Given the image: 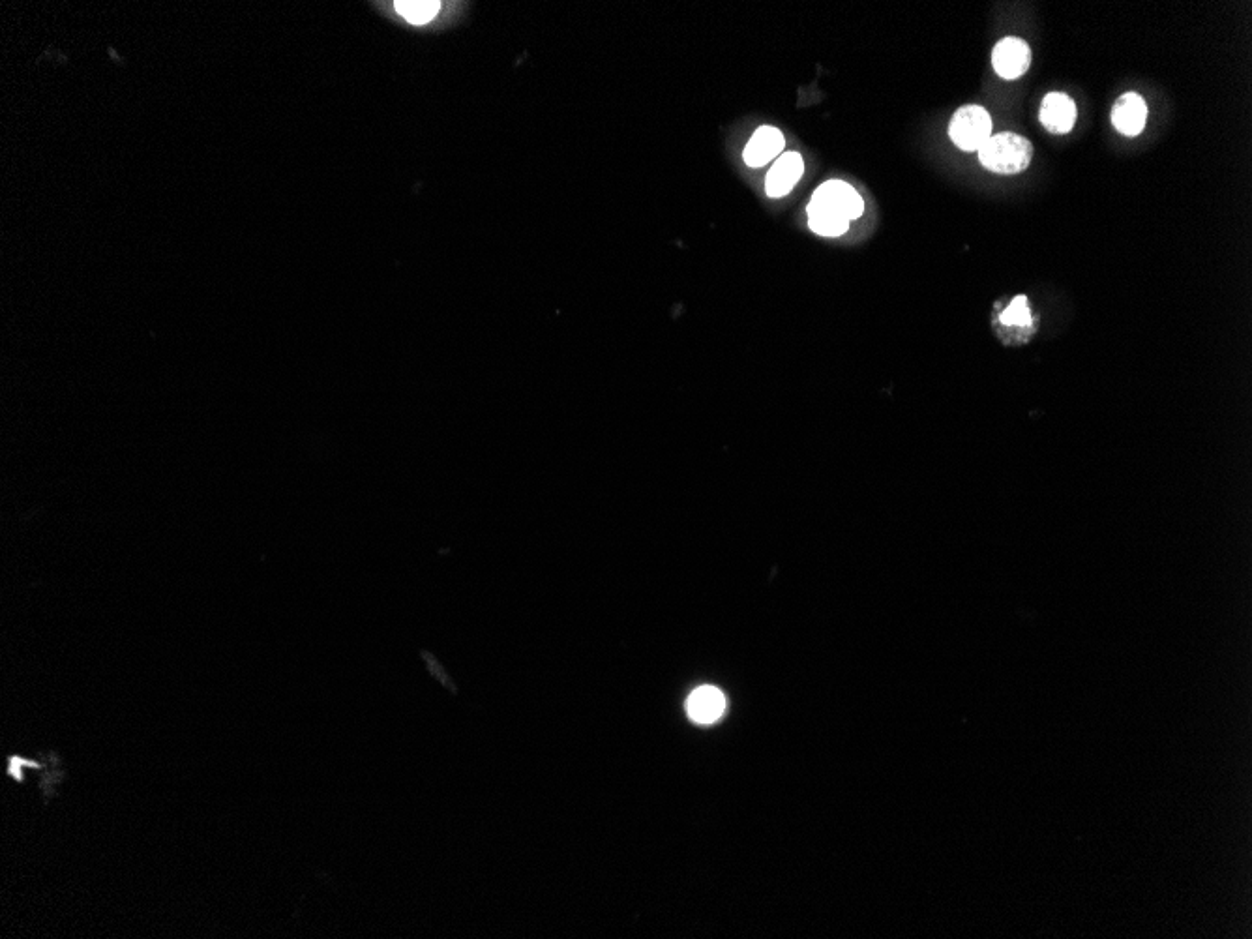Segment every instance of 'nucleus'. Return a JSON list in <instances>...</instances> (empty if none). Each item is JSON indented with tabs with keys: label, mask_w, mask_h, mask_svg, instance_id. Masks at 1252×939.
Listing matches in <instances>:
<instances>
[{
	"label": "nucleus",
	"mask_w": 1252,
	"mask_h": 939,
	"mask_svg": "<svg viewBox=\"0 0 1252 939\" xmlns=\"http://www.w3.org/2000/svg\"><path fill=\"white\" fill-rule=\"evenodd\" d=\"M865 203L857 190L842 182L829 180L821 184L808 203V225L821 237H840L848 231L851 220L863 216Z\"/></svg>",
	"instance_id": "obj_1"
},
{
	"label": "nucleus",
	"mask_w": 1252,
	"mask_h": 939,
	"mask_svg": "<svg viewBox=\"0 0 1252 939\" xmlns=\"http://www.w3.org/2000/svg\"><path fill=\"white\" fill-rule=\"evenodd\" d=\"M1033 158V147L1026 137L1003 132L990 135V139L979 149L981 164L998 175H1018L1028 169Z\"/></svg>",
	"instance_id": "obj_2"
},
{
	"label": "nucleus",
	"mask_w": 1252,
	"mask_h": 939,
	"mask_svg": "<svg viewBox=\"0 0 1252 939\" xmlns=\"http://www.w3.org/2000/svg\"><path fill=\"white\" fill-rule=\"evenodd\" d=\"M949 135L958 149L979 150L992 135V119L981 105H964L954 113Z\"/></svg>",
	"instance_id": "obj_3"
},
{
	"label": "nucleus",
	"mask_w": 1252,
	"mask_h": 939,
	"mask_svg": "<svg viewBox=\"0 0 1252 939\" xmlns=\"http://www.w3.org/2000/svg\"><path fill=\"white\" fill-rule=\"evenodd\" d=\"M992 66L1003 79H1018L1031 66V49L1020 38H1005L992 51Z\"/></svg>",
	"instance_id": "obj_4"
},
{
	"label": "nucleus",
	"mask_w": 1252,
	"mask_h": 939,
	"mask_svg": "<svg viewBox=\"0 0 1252 939\" xmlns=\"http://www.w3.org/2000/svg\"><path fill=\"white\" fill-rule=\"evenodd\" d=\"M805 173V162L797 152H786L776 158L775 165L767 173L765 192L769 197H784Z\"/></svg>",
	"instance_id": "obj_5"
},
{
	"label": "nucleus",
	"mask_w": 1252,
	"mask_h": 939,
	"mask_svg": "<svg viewBox=\"0 0 1252 939\" xmlns=\"http://www.w3.org/2000/svg\"><path fill=\"white\" fill-rule=\"evenodd\" d=\"M1076 104L1063 92H1050L1044 96L1039 119L1050 134H1069L1076 122Z\"/></svg>",
	"instance_id": "obj_6"
},
{
	"label": "nucleus",
	"mask_w": 1252,
	"mask_h": 939,
	"mask_svg": "<svg viewBox=\"0 0 1252 939\" xmlns=\"http://www.w3.org/2000/svg\"><path fill=\"white\" fill-rule=\"evenodd\" d=\"M1148 120V105L1136 92H1127L1112 107V124L1119 134L1134 137L1140 134Z\"/></svg>",
	"instance_id": "obj_7"
},
{
	"label": "nucleus",
	"mask_w": 1252,
	"mask_h": 939,
	"mask_svg": "<svg viewBox=\"0 0 1252 939\" xmlns=\"http://www.w3.org/2000/svg\"><path fill=\"white\" fill-rule=\"evenodd\" d=\"M688 716L701 726L713 724L726 711V698L715 686L696 688L686 701Z\"/></svg>",
	"instance_id": "obj_8"
},
{
	"label": "nucleus",
	"mask_w": 1252,
	"mask_h": 939,
	"mask_svg": "<svg viewBox=\"0 0 1252 939\" xmlns=\"http://www.w3.org/2000/svg\"><path fill=\"white\" fill-rule=\"evenodd\" d=\"M784 150V135L775 126H761L745 149V162L750 167H763L776 160Z\"/></svg>",
	"instance_id": "obj_9"
},
{
	"label": "nucleus",
	"mask_w": 1252,
	"mask_h": 939,
	"mask_svg": "<svg viewBox=\"0 0 1252 939\" xmlns=\"http://www.w3.org/2000/svg\"><path fill=\"white\" fill-rule=\"evenodd\" d=\"M439 6H441L439 2H432V0H415V2L403 0V2H396V10L411 23L432 21L433 17L439 12Z\"/></svg>",
	"instance_id": "obj_10"
},
{
	"label": "nucleus",
	"mask_w": 1252,
	"mask_h": 939,
	"mask_svg": "<svg viewBox=\"0 0 1252 939\" xmlns=\"http://www.w3.org/2000/svg\"><path fill=\"white\" fill-rule=\"evenodd\" d=\"M999 323L1003 327L1028 328L1033 323V315L1026 297H1016L1013 302L999 315Z\"/></svg>",
	"instance_id": "obj_11"
},
{
	"label": "nucleus",
	"mask_w": 1252,
	"mask_h": 939,
	"mask_svg": "<svg viewBox=\"0 0 1252 939\" xmlns=\"http://www.w3.org/2000/svg\"><path fill=\"white\" fill-rule=\"evenodd\" d=\"M27 767H30V769H36V771H42V769H44V765H42V763H38V761L25 760V758H21V756H10V758H8V776H12L14 780H17V782H23V780H25V776H23V769H27Z\"/></svg>",
	"instance_id": "obj_12"
}]
</instances>
